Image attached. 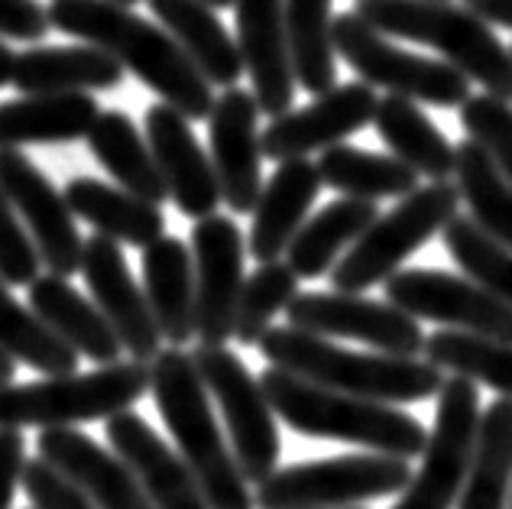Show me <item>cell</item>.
<instances>
[{
    "instance_id": "cell-17",
    "label": "cell",
    "mask_w": 512,
    "mask_h": 509,
    "mask_svg": "<svg viewBox=\"0 0 512 509\" xmlns=\"http://www.w3.org/2000/svg\"><path fill=\"white\" fill-rule=\"evenodd\" d=\"M376 101L380 98L367 82L334 85L325 95H315V101L299 107V111L273 117V124H266V130L260 133L263 156L282 163V159L312 156L334 143H344L347 137L373 124Z\"/></svg>"
},
{
    "instance_id": "cell-33",
    "label": "cell",
    "mask_w": 512,
    "mask_h": 509,
    "mask_svg": "<svg viewBox=\"0 0 512 509\" xmlns=\"http://www.w3.org/2000/svg\"><path fill=\"white\" fill-rule=\"evenodd\" d=\"M512 497V396L496 399L480 415L474 461L457 509H509Z\"/></svg>"
},
{
    "instance_id": "cell-13",
    "label": "cell",
    "mask_w": 512,
    "mask_h": 509,
    "mask_svg": "<svg viewBox=\"0 0 512 509\" xmlns=\"http://www.w3.org/2000/svg\"><path fill=\"white\" fill-rule=\"evenodd\" d=\"M292 328L321 334V338H350L370 344L383 354L419 357L425 351V334L419 318L402 312L393 302H373L357 292H305L286 305Z\"/></svg>"
},
{
    "instance_id": "cell-39",
    "label": "cell",
    "mask_w": 512,
    "mask_h": 509,
    "mask_svg": "<svg viewBox=\"0 0 512 509\" xmlns=\"http://www.w3.org/2000/svg\"><path fill=\"white\" fill-rule=\"evenodd\" d=\"M444 247H448L451 260L461 266V273L477 279L487 286L493 296L512 305V250L493 240L483 227L470 218V214H454L444 224Z\"/></svg>"
},
{
    "instance_id": "cell-27",
    "label": "cell",
    "mask_w": 512,
    "mask_h": 509,
    "mask_svg": "<svg viewBox=\"0 0 512 509\" xmlns=\"http://www.w3.org/2000/svg\"><path fill=\"white\" fill-rule=\"evenodd\" d=\"M101 107L91 91H56L0 101V146L72 143L85 140Z\"/></svg>"
},
{
    "instance_id": "cell-14",
    "label": "cell",
    "mask_w": 512,
    "mask_h": 509,
    "mask_svg": "<svg viewBox=\"0 0 512 509\" xmlns=\"http://www.w3.org/2000/svg\"><path fill=\"white\" fill-rule=\"evenodd\" d=\"M0 189L23 218L49 273L69 279L82 270L85 240L75 227V211L65 202V192L59 195L46 172L17 146H0Z\"/></svg>"
},
{
    "instance_id": "cell-23",
    "label": "cell",
    "mask_w": 512,
    "mask_h": 509,
    "mask_svg": "<svg viewBox=\"0 0 512 509\" xmlns=\"http://www.w3.org/2000/svg\"><path fill=\"white\" fill-rule=\"evenodd\" d=\"M321 185L325 182H321L318 163H312L308 156L282 159L276 166V172L263 185L260 198H256L247 237V250L256 263L279 260L289 250L292 237L299 234L308 211L318 202Z\"/></svg>"
},
{
    "instance_id": "cell-28",
    "label": "cell",
    "mask_w": 512,
    "mask_h": 509,
    "mask_svg": "<svg viewBox=\"0 0 512 509\" xmlns=\"http://www.w3.org/2000/svg\"><path fill=\"white\" fill-rule=\"evenodd\" d=\"M146 4L211 85H237V78L244 75V56L211 4L205 0H146Z\"/></svg>"
},
{
    "instance_id": "cell-40",
    "label": "cell",
    "mask_w": 512,
    "mask_h": 509,
    "mask_svg": "<svg viewBox=\"0 0 512 509\" xmlns=\"http://www.w3.org/2000/svg\"><path fill=\"white\" fill-rule=\"evenodd\" d=\"M299 296V273L289 263L269 260L260 270L244 279L240 289L237 315H234V338L244 347H256L263 334L273 328V318L286 312V305Z\"/></svg>"
},
{
    "instance_id": "cell-7",
    "label": "cell",
    "mask_w": 512,
    "mask_h": 509,
    "mask_svg": "<svg viewBox=\"0 0 512 509\" xmlns=\"http://www.w3.org/2000/svg\"><path fill=\"white\" fill-rule=\"evenodd\" d=\"M457 208H461V189L451 179L415 189L393 211L376 214V221L347 247L331 270V286L341 292H363L386 283L412 253H419L431 237L444 231Z\"/></svg>"
},
{
    "instance_id": "cell-35",
    "label": "cell",
    "mask_w": 512,
    "mask_h": 509,
    "mask_svg": "<svg viewBox=\"0 0 512 509\" xmlns=\"http://www.w3.org/2000/svg\"><path fill=\"white\" fill-rule=\"evenodd\" d=\"M331 4L334 0H286V36L295 85L308 95H325L338 82Z\"/></svg>"
},
{
    "instance_id": "cell-48",
    "label": "cell",
    "mask_w": 512,
    "mask_h": 509,
    "mask_svg": "<svg viewBox=\"0 0 512 509\" xmlns=\"http://www.w3.org/2000/svg\"><path fill=\"white\" fill-rule=\"evenodd\" d=\"M13 377H17V360H13L4 347H0V386L4 383H13Z\"/></svg>"
},
{
    "instance_id": "cell-1",
    "label": "cell",
    "mask_w": 512,
    "mask_h": 509,
    "mask_svg": "<svg viewBox=\"0 0 512 509\" xmlns=\"http://www.w3.org/2000/svg\"><path fill=\"white\" fill-rule=\"evenodd\" d=\"M49 23L59 33L85 39L124 65L146 88L188 120H208L214 107L211 82L185 56L166 26H156L117 0H52Z\"/></svg>"
},
{
    "instance_id": "cell-47",
    "label": "cell",
    "mask_w": 512,
    "mask_h": 509,
    "mask_svg": "<svg viewBox=\"0 0 512 509\" xmlns=\"http://www.w3.org/2000/svg\"><path fill=\"white\" fill-rule=\"evenodd\" d=\"M13 62H17V52L7 46V39L0 36V88H7L13 82Z\"/></svg>"
},
{
    "instance_id": "cell-31",
    "label": "cell",
    "mask_w": 512,
    "mask_h": 509,
    "mask_svg": "<svg viewBox=\"0 0 512 509\" xmlns=\"http://www.w3.org/2000/svg\"><path fill=\"white\" fill-rule=\"evenodd\" d=\"M85 140L91 156L98 159L101 169L120 189L140 195L153 205H163L169 198L163 172H159L156 156L150 150V140L143 137L124 111H101Z\"/></svg>"
},
{
    "instance_id": "cell-22",
    "label": "cell",
    "mask_w": 512,
    "mask_h": 509,
    "mask_svg": "<svg viewBox=\"0 0 512 509\" xmlns=\"http://www.w3.org/2000/svg\"><path fill=\"white\" fill-rule=\"evenodd\" d=\"M36 451L65 477H72L101 509H156L120 454L104 451L98 441L72 425L43 428Z\"/></svg>"
},
{
    "instance_id": "cell-5",
    "label": "cell",
    "mask_w": 512,
    "mask_h": 509,
    "mask_svg": "<svg viewBox=\"0 0 512 509\" xmlns=\"http://www.w3.org/2000/svg\"><path fill=\"white\" fill-rule=\"evenodd\" d=\"M354 10L386 36L431 46L470 82L512 101V49L467 7L451 0H357Z\"/></svg>"
},
{
    "instance_id": "cell-34",
    "label": "cell",
    "mask_w": 512,
    "mask_h": 509,
    "mask_svg": "<svg viewBox=\"0 0 512 509\" xmlns=\"http://www.w3.org/2000/svg\"><path fill=\"white\" fill-rule=\"evenodd\" d=\"M321 182L331 185L334 192L370 198V202H383V198H406L419 189V172L399 156H383L370 150H357V146L334 143L321 150L318 159Z\"/></svg>"
},
{
    "instance_id": "cell-21",
    "label": "cell",
    "mask_w": 512,
    "mask_h": 509,
    "mask_svg": "<svg viewBox=\"0 0 512 509\" xmlns=\"http://www.w3.org/2000/svg\"><path fill=\"white\" fill-rule=\"evenodd\" d=\"M234 13L237 46L260 114L279 117L292 111L295 72L286 36V0H234Z\"/></svg>"
},
{
    "instance_id": "cell-43",
    "label": "cell",
    "mask_w": 512,
    "mask_h": 509,
    "mask_svg": "<svg viewBox=\"0 0 512 509\" xmlns=\"http://www.w3.org/2000/svg\"><path fill=\"white\" fill-rule=\"evenodd\" d=\"M20 487L30 497L33 509H101L72 477H65L59 467L43 458L23 464Z\"/></svg>"
},
{
    "instance_id": "cell-37",
    "label": "cell",
    "mask_w": 512,
    "mask_h": 509,
    "mask_svg": "<svg viewBox=\"0 0 512 509\" xmlns=\"http://www.w3.org/2000/svg\"><path fill=\"white\" fill-rule=\"evenodd\" d=\"M457 189H461V202L470 208L483 231L503 247L512 250V182L493 166L483 146L474 140H464L457 146Z\"/></svg>"
},
{
    "instance_id": "cell-10",
    "label": "cell",
    "mask_w": 512,
    "mask_h": 509,
    "mask_svg": "<svg viewBox=\"0 0 512 509\" xmlns=\"http://www.w3.org/2000/svg\"><path fill=\"white\" fill-rule=\"evenodd\" d=\"M334 49L363 82L389 95L435 107H461L470 98V78L461 69L393 46L386 33L370 26L357 10L334 20Z\"/></svg>"
},
{
    "instance_id": "cell-15",
    "label": "cell",
    "mask_w": 512,
    "mask_h": 509,
    "mask_svg": "<svg viewBox=\"0 0 512 509\" xmlns=\"http://www.w3.org/2000/svg\"><path fill=\"white\" fill-rule=\"evenodd\" d=\"M247 240L224 214H208L192 227L195 260V334L201 344H227L234 338V315L244 289Z\"/></svg>"
},
{
    "instance_id": "cell-24",
    "label": "cell",
    "mask_w": 512,
    "mask_h": 509,
    "mask_svg": "<svg viewBox=\"0 0 512 509\" xmlns=\"http://www.w3.org/2000/svg\"><path fill=\"white\" fill-rule=\"evenodd\" d=\"M30 308L59 334V338L94 364H114L124 354L117 331L104 318L94 299H85L59 273L36 276L30 283Z\"/></svg>"
},
{
    "instance_id": "cell-41",
    "label": "cell",
    "mask_w": 512,
    "mask_h": 509,
    "mask_svg": "<svg viewBox=\"0 0 512 509\" xmlns=\"http://www.w3.org/2000/svg\"><path fill=\"white\" fill-rule=\"evenodd\" d=\"M461 127L467 140L487 150L493 166L512 182V104L496 95H470L461 104Z\"/></svg>"
},
{
    "instance_id": "cell-29",
    "label": "cell",
    "mask_w": 512,
    "mask_h": 509,
    "mask_svg": "<svg viewBox=\"0 0 512 509\" xmlns=\"http://www.w3.org/2000/svg\"><path fill=\"white\" fill-rule=\"evenodd\" d=\"M65 202L75 211V218H82L98 234L114 237L120 244L146 247L166 234L163 208L111 182L78 176L65 185Z\"/></svg>"
},
{
    "instance_id": "cell-11",
    "label": "cell",
    "mask_w": 512,
    "mask_h": 509,
    "mask_svg": "<svg viewBox=\"0 0 512 509\" xmlns=\"http://www.w3.org/2000/svg\"><path fill=\"white\" fill-rule=\"evenodd\" d=\"M480 415V390L474 380L454 373L441 383L435 428L428 432L422 467L412 474L393 509H454L474 461Z\"/></svg>"
},
{
    "instance_id": "cell-36",
    "label": "cell",
    "mask_w": 512,
    "mask_h": 509,
    "mask_svg": "<svg viewBox=\"0 0 512 509\" xmlns=\"http://www.w3.org/2000/svg\"><path fill=\"white\" fill-rule=\"evenodd\" d=\"M0 347L17 360L46 377L78 370V351H72L33 308L13 299L10 283L0 276Z\"/></svg>"
},
{
    "instance_id": "cell-6",
    "label": "cell",
    "mask_w": 512,
    "mask_h": 509,
    "mask_svg": "<svg viewBox=\"0 0 512 509\" xmlns=\"http://www.w3.org/2000/svg\"><path fill=\"white\" fill-rule=\"evenodd\" d=\"M150 393L146 360H114L91 373H59L0 386V428H59L111 419Z\"/></svg>"
},
{
    "instance_id": "cell-44",
    "label": "cell",
    "mask_w": 512,
    "mask_h": 509,
    "mask_svg": "<svg viewBox=\"0 0 512 509\" xmlns=\"http://www.w3.org/2000/svg\"><path fill=\"white\" fill-rule=\"evenodd\" d=\"M49 13L36 0H0V36L33 43L49 33Z\"/></svg>"
},
{
    "instance_id": "cell-3",
    "label": "cell",
    "mask_w": 512,
    "mask_h": 509,
    "mask_svg": "<svg viewBox=\"0 0 512 509\" xmlns=\"http://www.w3.org/2000/svg\"><path fill=\"white\" fill-rule=\"evenodd\" d=\"M260 354L273 367H282L312 383L341 390L350 396L376 399V403H425L441 390V367L419 357L399 354H357L331 344V338L302 328H269L260 338Z\"/></svg>"
},
{
    "instance_id": "cell-4",
    "label": "cell",
    "mask_w": 512,
    "mask_h": 509,
    "mask_svg": "<svg viewBox=\"0 0 512 509\" xmlns=\"http://www.w3.org/2000/svg\"><path fill=\"white\" fill-rule=\"evenodd\" d=\"M260 383L276 415L299 435L347 441V445L396 454V458L409 461L425 451L428 428L393 403L328 390V386L295 377V373L273 364L260 377Z\"/></svg>"
},
{
    "instance_id": "cell-38",
    "label": "cell",
    "mask_w": 512,
    "mask_h": 509,
    "mask_svg": "<svg viewBox=\"0 0 512 509\" xmlns=\"http://www.w3.org/2000/svg\"><path fill=\"white\" fill-rule=\"evenodd\" d=\"M422 354L441 370L474 383H487L500 396H512V341H496L483 338V334L448 328L425 338Z\"/></svg>"
},
{
    "instance_id": "cell-20",
    "label": "cell",
    "mask_w": 512,
    "mask_h": 509,
    "mask_svg": "<svg viewBox=\"0 0 512 509\" xmlns=\"http://www.w3.org/2000/svg\"><path fill=\"white\" fill-rule=\"evenodd\" d=\"M104 432L111 451L137 474L143 493L156 509H211L179 448L172 451L137 412L124 409L111 415Z\"/></svg>"
},
{
    "instance_id": "cell-9",
    "label": "cell",
    "mask_w": 512,
    "mask_h": 509,
    "mask_svg": "<svg viewBox=\"0 0 512 509\" xmlns=\"http://www.w3.org/2000/svg\"><path fill=\"white\" fill-rule=\"evenodd\" d=\"M195 367L205 380L211 399L218 403L234 458L247 484H260L279 467V425L263 383L247 370V364L224 344H198Z\"/></svg>"
},
{
    "instance_id": "cell-16",
    "label": "cell",
    "mask_w": 512,
    "mask_h": 509,
    "mask_svg": "<svg viewBox=\"0 0 512 509\" xmlns=\"http://www.w3.org/2000/svg\"><path fill=\"white\" fill-rule=\"evenodd\" d=\"M91 299L98 302L104 318L111 321L120 344L133 360H150L163 351V331H159L146 292L133 279L120 240L107 234H94L85 240L82 270Z\"/></svg>"
},
{
    "instance_id": "cell-50",
    "label": "cell",
    "mask_w": 512,
    "mask_h": 509,
    "mask_svg": "<svg viewBox=\"0 0 512 509\" xmlns=\"http://www.w3.org/2000/svg\"><path fill=\"white\" fill-rule=\"evenodd\" d=\"M117 4H127V7H133V4H140V0H117Z\"/></svg>"
},
{
    "instance_id": "cell-12",
    "label": "cell",
    "mask_w": 512,
    "mask_h": 509,
    "mask_svg": "<svg viewBox=\"0 0 512 509\" xmlns=\"http://www.w3.org/2000/svg\"><path fill=\"white\" fill-rule=\"evenodd\" d=\"M386 299L412 318L444 328L512 341V305L493 296L477 279L444 270H396L386 279Z\"/></svg>"
},
{
    "instance_id": "cell-45",
    "label": "cell",
    "mask_w": 512,
    "mask_h": 509,
    "mask_svg": "<svg viewBox=\"0 0 512 509\" xmlns=\"http://www.w3.org/2000/svg\"><path fill=\"white\" fill-rule=\"evenodd\" d=\"M26 464V441L20 428H0V509H10L17 497Z\"/></svg>"
},
{
    "instance_id": "cell-8",
    "label": "cell",
    "mask_w": 512,
    "mask_h": 509,
    "mask_svg": "<svg viewBox=\"0 0 512 509\" xmlns=\"http://www.w3.org/2000/svg\"><path fill=\"white\" fill-rule=\"evenodd\" d=\"M412 480L409 458L396 454H344V458L276 467L256 484L260 509H341L402 493Z\"/></svg>"
},
{
    "instance_id": "cell-18",
    "label": "cell",
    "mask_w": 512,
    "mask_h": 509,
    "mask_svg": "<svg viewBox=\"0 0 512 509\" xmlns=\"http://www.w3.org/2000/svg\"><path fill=\"white\" fill-rule=\"evenodd\" d=\"M208 143L224 205L237 214H253L256 198L263 192L260 104L253 91L231 85L221 98H214L208 114Z\"/></svg>"
},
{
    "instance_id": "cell-32",
    "label": "cell",
    "mask_w": 512,
    "mask_h": 509,
    "mask_svg": "<svg viewBox=\"0 0 512 509\" xmlns=\"http://www.w3.org/2000/svg\"><path fill=\"white\" fill-rule=\"evenodd\" d=\"M376 214L380 211L370 198L344 195L341 202H331L299 227L286 250V263L299 273V279L328 276L334 263L344 257V250L376 221Z\"/></svg>"
},
{
    "instance_id": "cell-30",
    "label": "cell",
    "mask_w": 512,
    "mask_h": 509,
    "mask_svg": "<svg viewBox=\"0 0 512 509\" xmlns=\"http://www.w3.org/2000/svg\"><path fill=\"white\" fill-rule=\"evenodd\" d=\"M373 130L393 150V156L409 163L419 176H428L431 182H444L454 176L457 146H451L448 137L431 124L419 101L402 95L380 98L373 111Z\"/></svg>"
},
{
    "instance_id": "cell-26",
    "label": "cell",
    "mask_w": 512,
    "mask_h": 509,
    "mask_svg": "<svg viewBox=\"0 0 512 509\" xmlns=\"http://www.w3.org/2000/svg\"><path fill=\"white\" fill-rule=\"evenodd\" d=\"M143 292L163 341L182 347L195 338V260L179 237H156L143 247Z\"/></svg>"
},
{
    "instance_id": "cell-19",
    "label": "cell",
    "mask_w": 512,
    "mask_h": 509,
    "mask_svg": "<svg viewBox=\"0 0 512 509\" xmlns=\"http://www.w3.org/2000/svg\"><path fill=\"white\" fill-rule=\"evenodd\" d=\"M146 140H150L156 166L163 172L169 198L185 218L201 221L218 211L224 202L218 172L182 111H175L166 101L153 104L146 111Z\"/></svg>"
},
{
    "instance_id": "cell-49",
    "label": "cell",
    "mask_w": 512,
    "mask_h": 509,
    "mask_svg": "<svg viewBox=\"0 0 512 509\" xmlns=\"http://www.w3.org/2000/svg\"><path fill=\"white\" fill-rule=\"evenodd\" d=\"M205 4H211L214 10H221V7H234V0H205Z\"/></svg>"
},
{
    "instance_id": "cell-51",
    "label": "cell",
    "mask_w": 512,
    "mask_h": 509,
    "mask_svg": "<svg viewBox=\"0 0 512 509\" xmlns=\"http://www.w3.org/2000/svg\"><path fill=\"white\" fill-rule=\"evenodd\" d=\"M341 509H363V506H341Z\"/></svg>"
},
{
    "instance_id": "cell-2",
    "label": "cell",
    "mask_w": 512,
    "mask_h": 509,
    "mask_svg": "<svg viewBox=\"0 0 512 509\" xmlns=\"http://www.w3.org/2000/svg\"><path fill=\"white\" fill-rule=\"evenodd\" d=\"M150 393L175 448L192 467L211 509H253L256 500L234 448L227 445L211 409V393L195 367V357L182 347H166L150 360Z\"/></svg>"
},
{
    "instance_id": "cell-42",
    "label": "cell",
    "mask_w": 512,
    "mask_h": 509,
    "mask_svg": "<svg viewBox=\"0 0 512 509\" xmlns=\"http://www.w3.org/2000/svg\"><path fill=\"white\" fill-rule=\"evenodd\" d=\"M39 266H43V260H39L30 231H26L17 208L0 189V276L10 286H30L39 276Z\"/></svg>"
},
{
    "instance_id": "cell-25",
    "label": "cell",
    "mask_w": 512,
    "mask_h": 509,
    "mask_svg": "<svg viewBox=\"0 0 512 509\" xmlns=\"http://www.w3.org/2000/svg\"><path fill=\"white\" fill-rule=\"evenodd\" d=\"M124 82V65L101 46H33L17 52L13 88L20 95L56 91H111Z\"/></svg>"
},
{
    "instance_id": "cell-52",
    "label": "cell",
    "mask_w": 512,
    "mask_h": 509,
    "mask_svg": "<svg viewBox=\"0 0 512 509\" xmlns=\"http://www.w3.org/2000/svg\"><path fill=\"white\" fill-rule=\"evenodd\" d=\"M509 509H512V497H509Z\"/></svg>"
},
{
    "instance_id": "cell-46",
    "label": "cell",
    "mask_w": 512,
    "mask_h": 509,
    "mask_svg": "<svg viewBox=\"0 0 512 509\" xmlns=\"http://www.w3.org/2000/svg\"><path fill=\"white\" fill-rule=\"evenodd\" d=\"M461 7H467L483 23H496L512 30V0H461Z\"/></svg>"
}]
</instances>
